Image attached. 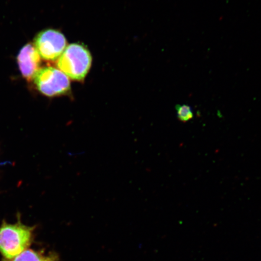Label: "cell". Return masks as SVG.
<instances>
[{
	"instance_id": "obj_1",
	"label": "cell",
	"mask_w": 261,
	"mask_h": 261,
	"mask_svg": "<svg viewBox=\"0 0 261 261\" xmlns=\"http://www.w3.org/2000/svg\"><path fill=\"white\" fill-rule=\"evenodd\" d=\"M35 228L22 224L20 217L15 224L3 221L0 226V253L6 259L12 260L27 250L32 242Z\"/></svg>"
},
{
	"instance_id": "obj_2",
	"label": "cell",
	"mask_w": 261,
	"mask_h": 261,
	"mask_svg": "<svg viewBox=\"0 0 261 261\" xmlns=\"http://www.w3.org/2000/svg\"><path fill=\"white\" fill-rule=\"evenodd\" d=\"M92 63L90 52L83 45L72 44L65 48L58 59V69L68 78L81 81L89 73Z\"/></svg>"
},
{
	"instance_id": "obj_3",
	"label": "cell",
	"mask_w": 261,
	"mask_h": 261,
	"mask_svg": "<svg viewBox=\"0 0 261 261\" xmlns=\"http://www.w3.org/2000/svg\"><path fill=\"white\" fill-rule=\"evenodd\" d=\"M33 80L35 89L45 97L69 96L71 93L69 78L58 68L51 67L40 68Z\"/></svg>"
},
{
	"instance_id": "obj_4",
	"label": "cell",
	"mask_w": 261,
	"mask_h": 261,
	"mask_svg": "<svg viewBox=\"0 0 261 261\" xmlns=\"http://www.w3.org/2000/svg\"><path fill=\"white\" fill-rule=\"evenodd\" d=\"M34 46L41 58L45 61L58 60L67 46L64 35L54 29L42 31L36 36Z\"/></svg>"
},
{
	"instance_id": "obj_5",
	"label": "cell",
	"mask_w": 261,
	"mask_h": 261,
	"mask_svg": "<svg viewBox=\"0 0 261 261\" xmlns=\"http://www.w3.org/2000/svg\"><path fill=\"white\" fill-rule=\"evenodd\" d=\"M19 70L26 80L31 81L40 69L41 57L34 45L28 43L22 47L17 56Z\"/></svg>"
},
{
	"instance_id": "obj_6",
	"label": "cell",
	"mask_w": 261,
	"mask_h": 261,
	"mask_svg": "<svg viewBox=\"0 0 261 261\" xmlns=\"http://www.w3.org/2000/svg\"><path fill=\"white\" fill-rule=\"evenodd\" d=\"M11 261H58V256L54 253L45 254L42 252L28 249Z\"/></svg>"
},
{
	"instance_id": "obj_7",
	"label": "cell",
	"mask_w": 261,
	"mask_h": 261,
	"mask_svg": "<svg viewBox=\"0 0 261 261\" xmlns=\"http://www.w3.org/2000/svg\"><path fill=\"white\" fill-rule=\"evenodd\" d=\"M177 111V117L179 121L187 122L194 119V113L192 108L186 105H177L175 107Z\"/></svg>"
}]
</instances>
